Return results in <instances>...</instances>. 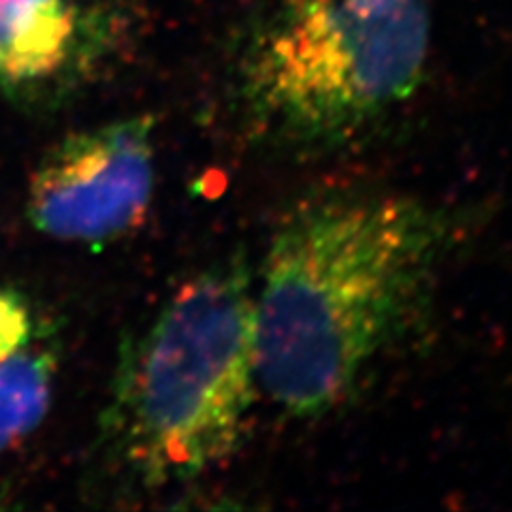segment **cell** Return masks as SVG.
I'll list each match as a JSON object with an SVG mask.
<instances>
[{
  "label": "cell",
  "instance_id": "7",
  "mask_svg": "<svg viewBox=\"0 0 512 512\" xmlns=\"http://www.w3.org/2000/svg\"><path fill=\"white\" fill-rule=\"evenodd\" d=\"M94 3H120V0H94Z\"/></svg>",
  "mask_w": 512,
  "mask_h": 512
},
{
  "label": "cell",
  "instance_id": "1",
  "mask_svg": "<svg viewBox=\"0 0 512 512\" xmlns=\"http://www.w3.org/2000/svg\"><path fill=\"white\" fill-rule=\"evenodd\" d=\"M453 239V216L406 192L293 207L254 282L259 391L295 419L344 404L414 325Z\"/></svg>",
  "mask_w": 512,
  "mask_h": 512
},
{
  "label": "cell",
  "instance_id": "5",
  "mask_svg": "<svg viewBox=\"0 0 512 512\" xmlns=\"http://www.w3.org/2000/svg\"><path fill=\"white\" fill-rule=\"evenodd\" d=\"M62 344L52 316L20 288L0 284V453L45 421Z\"/></svg>",
  "mask_w": 512,
  "mask_h": 512
},
{
  "label": "cell",
  "instance_id": "2",
  "mask_svg": "<svg viewBox=\"0 0 512 512\" xmlns=\"http://www.w3.org/2000/svg\"><path fill=\"white\" fill-rule=\"evenodd\" d=\"M256 393L254 278L233 252L175 288L124 342L101 444L139 487L182 485L237 451Z\"/></svg>",
  "mask_w": 512,
  "mask_h": 512
},
{
  "label": "cell",
  "instance_id": "4",
  "mask_svg": "<svg viewBox=\"0 0 512 512\" xmlns=\"http://www.w3.org/2000/svg\"><path fill=\"white\" fill-rule=\"evenodd\" d=\"M156 120L131 116L58 141L32 173L26 216L64 244L103 248L133 233L156 186Z\"/></svg>",
  "mask_w": 512,
  "mask_h": 512
},
{
  "label": "cell",
  "instance_id": "6",
  "mask_svg": "<svg viewBox=\"0 0 512 512\" xmlns=\"http://www.w3.org/2000/svg\"><path fill=\"white\" fill-rule=\"evenodd\" d=\"M84 35L73 0H0V90L54 82L82 50Z\"/></svg>",
  "mask_w": 512,
  "mask_h": 512
},
{
  "label": "cell",
  "instance_id": "3",
  "mask_svg": "<svg viewBox=\"0 0 512 512\" xmlns=\"http://www.w3.org/2000/svg\"><path fill=\"white\" fill-rule=\"evenodd\" d=\"M429 47L427 0H271L237 45L239 120L269 150H344L412 99Z\"/></svg>",
  "mask_w": 512,
  "mask_h": 512
}]
</instances>
